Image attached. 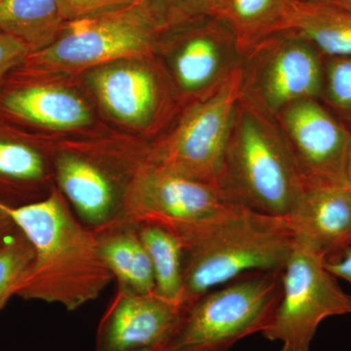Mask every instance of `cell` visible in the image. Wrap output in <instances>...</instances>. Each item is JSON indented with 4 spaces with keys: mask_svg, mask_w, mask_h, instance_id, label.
I'll return each instance as SVG.
<instances>
[{
    "mask_svg": "<svg viewBox=\"0 0 351 351\" xmlns=\"http://www.w3.org/2000/svg\"><path fill=\"white\" fill-rule=\"evenodd\" d=\"M0 207L29 240L34 260L17 297L73 311L94 301L112 283L97 234L76 217L57 186L44 199Z\"/></svg>",
    "mask_w": 351,
    "mask_h": 351,
    "instance_id": "cell-1",
    "label": "cell"
},
{
    "mask_svg": "<svg viewBox=\"0 0 351 351\" xmlns=\"http://www.w3.org/2000/svg\"><path fill=\"white\" fill-rule=\"evenodd\" d=\"M295 241L287 219L235 205L184 248V308L244 274L283 270Z\"/></svg>",
    "mask_w": 351,
    "mask_h": 351,
    "instance_id": "cell-2",
    "label": "cell"
},
{
    "mask_svg": "<svg viewBox=\"0 0 351 351\" xmlns=\"http://www.w3.org/2000/svg\"><path fill=\"white\" fill-rule=\"evenodd\" d=\"M223 189L237 204L285 219L306 191L276 117L240 98L226 145Z\"/></svg>",
    "mask_w": 351,
    "mask_h": 351,
    "instance_id": "cell-3",
    "label": "cell"
},
{
    "mask_svg": "<svg viewBox=\"0 0 351 351\" xmlns=\"http://www.w3.org/2000/svg\"><path fill=\"white\" fill-rule=\"evenodd\" d=\"M163 32L145 0H137L110 12L66 23L54 43L29 53L11 73L52 76L156 56Z\"/></svg>",
    "mask_w": 351,
    "mask_h": 351,
    "instance_id": "cell-4",
    "label": "cell"
},
{
    "mask_svg": "<svg viewBox=\"0 0 351 351\" xmlns=\"http://www.w3.org/2000/svg\"><path fill=\"white\" fill-rule=\"evenodd\" d=\"M282 271L251 272L205 293L186 307L162 351H228L263 332L281 299Z\"/></svg>",
    "mask_w": 351,
    "mask_h": 351,
    "instance_id": "cell-5",
    "label": "cell"
},
{
    "mask_svg": "<svg viewBox=\"0 0 351 351\" xmlns=\"http://www.w3.org/2000/svg\"><path fill=\"white\" fill-rule=\"evenodd\" d=\"M240 68L211 96L182 108L172 124L145 144V163L223 188V166Z\"/></svg>",
    "mask_w": 351,
    "mask_h": 351,
    "instance_id": "cell-6",
    "label": "cell"
},
{
    "mask_svg": "<svg viewBox=\"0 0 351 351\" xmlns=\"http://www.w3.org/2000/svg\"><path fill=\"white\" fill-rule=\"evenodd\" d=\"M141 165L142 156L132 145H66L53 156L58 189L95 233L125 221L127 186Z\"/></svg>",
    "mask_w": 351,
    "mask_h": 351,
    "instance_id": "cell-7",
    "label": "cell"
},
{
    "mask_svg": "<svg viewBox=\"0 0 351 351\" xmlns=\"http://www.w3.org/2000/svg\"><path fill=\"white\" fill-rule=\"evenodd\" d=\"M235 205L221 186L144 163L127 186L124 219L136 226H160L184 249Z\"/></svg>",
    "mask_w": 351,
    "mask_h": 351,
    "instance_id": "cell-8",
    "label": "cell"
},
{
    "mask_svg": "<svg viewBox=\"0 0 351 351\" xmlns=\"http://www.w3.org/2000/svg\"><path fill=\"white\" fill-rule=\"evenodd\" d=\"M324 62L325 55L300 32H276L243 55L240 99L274 117L295 101L320 100Z\"/></svg>",
    "mask_w": 351,
    "mask_h": 351,
    "instance_id": "cell-9",
    "label": "cell"
},
{
    "mask_svg": "<svg viewBox=\"0 0 351 351\" xmlns=\"http://www.w3.org/2000/svg\"><path fill=\"white\" fill-rule=\"evenodd\" d=\"M324 256L295 239L282 271V292L271 323L262 332L280 351H309L318 326L351 314V295L325 269Z\"/></svg>",
    "mask_w": 351,
    "mask_h": 351,
    "instance_id": "cell-10",
    "label": "cell"
},
{
    "mask_svg": "<svg viewBox=\"0 0 351 351\" xmlns=\"http://www.w3.org/2000/svg\"><path fill=\"white\" fill-rule=\"evenodd\" d=\"M156 57L184 108L218 91L243 54L232 31L206 15L164 32Z\"/></svg>",
    "mask_w": 351,
    "mask_h": 351,
    "instance_id": "cell-11",
    "label": "cell"
},
{
    "mask_svg": "<svg viewBox=\"0 0 351 351\" xmlns=\"http://www.w3.org/2000/svg\"><path fill=\"white\" fill-rule=\"evenodd\" d=\"M89 83L108 114L149 137L162 134L182 108L156 55L92 69Z\"/></svg>",
    "mask_w": 351,
    "mask_h": 351,
    "instance_id": "cell-12",
    "label": "cell"
},
{
    "mask_svg": "<svg viewBox=\"0 0 351 351\" xmlns=\"http://www.w3.org/2000/svg\"><path fill=\"white\" fill-rule=\"evenodd\" d=\"M276 119L304 189L348 188L351 131L322 101H295Z\"/></svg>",
    "mask_w": 351,
    "mask_h": 351,
    "instance_id": "cell-13",
    "label": "cell"
},
{
    "mask_svg": "<svg viewBox=\"0 0 351 351\" xmlns=\"http://www.w3.org/2000/svg\"><path fill=\"white\" fill-rule=\"evenodd\" d=\"M0 115L32 132L75 130L89 125L87 104L71 90L56 86L46 76L10 73L0 86Z\"/></svg>",
    "mask_w": 351,
    "mask_h": 351,
    "instance_id": "cell-14",
    "label": "cell"
},
{
    "mask_svg": "<svg viewBox=\"0 0 351 351\" xmlns=\"http://www.w3.org/2000/svg\"><path fill=\"white\" fill-rule=\"evenodd\" d=\"M184 311L154 294H130L117 290L101 318L96 351L163 348L177 331Z\"/></svg>",
    "mask_w": 351,
    "mask_h": 351,
    "instance_id": "cell-15",
    "label": "cell"
},
{
    "mask_svg": "<svg viewBox=\"0 0 351 351\" xmlns=\"http://www.w3.org/2000/svg\"><path fill=\"white\" fill-rule=\"evenodd\" d=\"M53 156L38 134L0 115V204L17 208L47 197L56 186Z\"/></svg>",
    "mask_w": 351,
    "mask_h": 351,
    "instance_id": "cell-16",
    "label": "cell"
},
{
    "mask_svg": "<svg viewBox=\"0 0 351 351\" xmlns=\"http://www.w3.org/2000/svg\"><path fill=\"white\" fill-rule=\"evenodd\" d=\"M287 219L295 239L326 258L351 246V191L306 189Z\"/></svg>",
    "mask_w": 351,
    "mask_h": 351,
    "instance_id": "cell-17",
    "label": "cell"
},
{
    "mask_svg": "<svg viewBox=\"0 0 351 351\" xmlns=\"http://www.w3.org/2000/svg\"><path fill=\"white\" fill-rule=\"evenodd\" d=\"M104 262L117 279V290L130 294H154L151 258L138 226L124 221L96 233Z\"/></svg>",
    "mask_w": 351,
    "mask_h": 351,
    "instance_id": "cell-18",
    "label": "cell"
},
{
    "mask_svg": "<svg viewBox=\"0 0 351 351\" xmlns=\"http://www.w3.org/2000/svg\"><path fill=\"white\" fill-rule=\"evenodd\" d=\"M293 0H213L208 15L213 16L232 31L242 54L287 29Z\"/></svg>",
    "mask_w": 351,
    "mask_h": 351,
    "instance_id": "cell-19",
    "label": "cell"
},
{
    "mask_svg": "<svg viewBox=\"0 0 351 351\" xmlns=\"http://www.w3.org/2000/svg\"><path fill=\"white\" fill-rule=\"evenodd\" d=\"M66 23L56 0H0V32L20 39L31 53L54 43Z\"/></svg>",
    "mask_w": 351,
    "mask_h": 351,
    "instance_id": "cell-20",
    "label": "cell"
},
{
    "mask_svg": "<svg viewBox=\"0 0 351 351\" xmlns=\"http://www.w3.org/2000/svg\"><path fill=\"white\" fill-rule=\"evenodd\" d=\"M287 29L300 32L325 56L351 57V13L329 2H293Z\"/></svg>",
    "mask_w": 351,
    "mask_h": 351,
    "instance_id": "cell-21",
    "label": "cell"
},
{
    "mask_svg": "<svg viewBox=\"0 0 351 351\" xmlns=\"http://www.w3.org/2000/svg\"><path fill=\"white\" fill-rule=\"evenodd\" d=\"M137 226L140 239L151 258L156 284L154 295L184 308V249L182 242L160 226Z\"/></svg>",
    "mask_w": 351,
    "mask_h": 351,
    "instance_id": "cell-22",
    "label": "cell"
},
{
    "mask_svg": "<svg viewBox=\"0 0 351 351\" xmlns=\"http://www.w3.org/2000/svg\"><path fill=\"white\" fill-rule=\"evenodd\" d=\"M34 260L32 245L21 230L0 246V311L17 295Z\"/></svg>",
    "mask_w": 351,
    "mask_h": 351,
    "instance_id": "cell-23",
    "label": "cell"
},
{
    "mask_svg": "<svg viewBox=\"0 0 351 351\" xmlns=\"http://www.w3.org/2000/svg\"><path fill=\"white\" fill-rule=\"evenodd\" d=\"M320 101L351 131V57L325 56Z\"/></svg>",
    "mask_w": 351,
    "mask_h": 351,
    "instance_id": "cell-24",
    "label": "cell"
},
{
    "mask_svg": "<svg viewBox=\"0 0 351 351\" xmlns=\"http://www.w3.org/2000/svg\"><path fill=\"white\" fill-rule=\"evenodd\" d=\"M213 0H145L164 32L208 15Z\"/></svg>",
    "mask_w": 351,
    "mask_h": 351,
    "instance_id": "cell-25",
    "label": "cell"
},
{
    "mask_svg": "<svg viewBox=\"0 0 351 351\" xmlns=\"http://www.w3.org/2000/svg\"><path fill=\"white\" fill-rule=\"evenodd\" d=\"M66 22H73L110 12L137 0H56Z\"/></svg>",
    "mask_w": 351,
    "mask_h": 351,
    "instance_id": "cell-26",
    "label": "cell"
},
{
    "mask_svg": "<svg viewBox=\"0 0 351 351\" xmlns=\"http://www.w3.org/2000/svg\"><path fill=\"white\" fill-rule=\"evenodd\" d=\"M31 53L29 46L8 34L0 32V86L14 69Z\"/></svg>",
    "mask_w": 351,
    "mask_h": 351,
    "instance_id": "cell-27",
    "label": "cell"
},
{
    "mask_svg": "<svg viewBox=\"0 0 351 351\" xmlns=\"http://www.w3.org/2000/svg\"><path fill=\"white\" fill-rule=\"evenodd\" d=\"M323 265L332 276L339 277L351 283V246L324 258Z\"/></svg>",
    "mask_w": 351,
    "mask_h": 351,
    "instance_id": "cell-28",
    "label": "cell"
},
{
    "mask_svg": "<svg viewBox=\"0 0 351 351\" xmlns=\"http://www.w3.org/2000/svg\"><path fill=\"white\" fill-rule=\"evenodd\" d=\"M19 230L20 228L16 225L10 215L7 213L3 208L0 207V246Z\"/></svg>",
    "mask_w": 351,
    "mask_h": 351,
    "instance_id": "cell-29",
    "label": "cell"
},
{
    "mask_svg": "<svg viewBox=\"0 0 351 351\" xmlns=\"http://www.w3.org/2000/svg\"><path fill=\"white\" fill-rule=\"evenodd\" d=\"M327 2L351 13V0H329Z\"/></svg>",
    "mask_w": 351,
    "mask_h": 351,
    "instance_id": "cell-30",
    "label": "cell"
},
{
    "mask_svg": "<svg viewBox=\"0 0 351 351\" xmlns=\"http://www.w3.org/2000/svg\"><path fill=\"white\" fill-rule=\"evenodd\" d=\"M346 181H348V188L351 191V147L348 154V166H346Z\"/></svg>",
    "mask_w": 351,
    "mask_h": 351,
    "instance_id": "cell-31",
    "label": "cell"
},
{
    "mask_svg": "<svg viewBox=\"0 0 351 351\" xmlns=\"http://www.w3.org/2000/svg\"><path fill=\"white\" fill-rule=\"evenodd\" d=\"M295 2H304V3H319V2H327L329 0H293Z\"/></svg>",
    "mask_w": 351,
    "mask_h": 351,
    "instance_id": "cell-32",
    "label": "cell"
},
{
    "mask_svg": "<svg viewBox=\"0 0 351 351\" xmlns=\"http://www.w3.org/2000/svg\"><path fill=\"white\" fill-rule=\"evenodd\" d=\"M141 351H162V346H159V348H147V350Z\"/></svg>",
    "mask_w": 351,
    "mask_h": 351,
    "instance_id": "cell-33",
    "label": "cell"
}]
</instances>
